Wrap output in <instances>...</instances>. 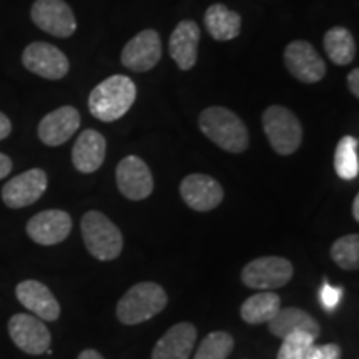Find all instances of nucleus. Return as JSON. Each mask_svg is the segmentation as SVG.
Here are the masks:
<instances>
[{"instance_id": "nucleus-1", "label": "nucleus", "mask_w": 359, "mask_h": 359, "mask_svg": "<svg viewBox=\"0 0 359 359\" xmlns=\"http://www.w3.org/2000/svg\"><path fill=\"white\" fill-rule=\"evenodd\" d=\"M137 98V85L125 75H111L92 90L88 97L90 114L100 122H116L127 115Z\"/></svg>"}, {"instance_id": "nucleus-2", "label": "nucleus", "mask_w": 359, "mask_h": 359, "mask_svg": "<svg viewBox=\"0 0 359 359\" xmlns=\"http://www.w3.org/2000/svg\"><path fill=\"white\" fill-rule=\"evenodd\" d=\"M200 130L215 145L230 154H243L250 137L243 120L224 107H208L200 114Z\"/></svg>"}, {"instance_id": "nucleus-3", "label": "nucleus", "mask_w": 359, "mask_h": 359, "mask_svg": "<svg viewBox=\"0 0 359 359\" xmlns=\"http://www.w3.org/2000/svg\"><path fill=\"white\" fill-rule=\"evenodd\" d=\"M168 296L158 283L143 281L133 285L116 304V318L122 325H140L163 311Z\"/></svg>"}, {"instance_id": "nucleus-4", "label": "nucleus", "mask_w": 359, "mask_h": 359, "mask_svg": "<svg viewBox=\"0 0 359 359\" xmlns=\"http://www.w3.org/2000/svg\"><path fill=\"white\" fill-rule=\"evenodd\" d=\"M82 236L88 253L100 262H111L123 250V236L118 226L100 212H87L82 217Z\"/></svg>"}, {"instance_id": "nucleus-5", "label": "nucleus", "mask_w": 359, "mask_h": 359, "mask_svg": "<svg viewBox=\"0 0 359 359\" xmlns=\"http://www.w3.org/2000/svg\"><path fill=\"white\" fill-rule=\"evenodd\" d=\"M263 128L269 145L280 155H291L303 140V128L293 111L281 105H271L263 114Z\"/></svg>"}, {"instance_id": "nucleus-6", "label": "nucleus", "mask_w": 359, "mask_h": 359, "mask_svg": "<svg viewBox=\"0 0 359 359\" xmlns=\"http://www.w3.org/2000/svg\"><path fill=\"white\" fill-rule=\"evenodd\" d=\"M294 268L290 259L281 257H263L250 262L241 271V281L248 288L273 291L288 285Z\"/></svg>"}, {"instance_id": "nucleus-7", "label": "nucleus", "mask_w": 359, "mask_h": 359, "mask_svg": "<svg viewBox=\"0 0 359 359\" xmlns=\"http://www.w3.org/2000/svg\"><path fill=\"white\" fill-rule=\"evenodd\" d=\"M8 334L17 348L32 356H39L50 349V331L34 314H13L8 321Z\"/></svg>"}, {"instance_id": "nucleus-8", "label": "nucleus", "mask_w": 359, "mask_h": 359, "mask_svg": "<svg viewBox=\"0 0 359 359\" xmlns=\"http://www.w3.org/2000/svg\"><path fill=\"white\" fill-rule=\"evenodd\" d=\"M22 64L29 72L47 80H60L69 74V58L60 48L47 42H34L22 53Z\"/></svg>"}, {"instance_id": "nucleus-9", "label": "nucleus", "mask_w": 359, "mask_h": 359, "mask_svg": "<svg viewBox=\"0 0 359 359\" xmlns=\"http://www.w3.org/2000/svg\"><path fill=\"white\" fill-rule=\"evenodd\" d=\"M34 24L53 37L67 39L77 30V20L64 0H35L30 11Z\"/></svg>"}, {"instance_id": "nucleus-10", "label": "nucleus", "mask_w": 359, "mask_h": 359, "mask_svg": "<svg viewBox=\"0 0 359 359\" xmlns=\"http://www.w3.org/2000/svg\"><path fill=\"white\" fill-rule=\"evenodd\" d=\"M286 69L303 83H318L325 79L326 64L306 40H294L285 48Z\"/></svg>"}, {"instance_id": "nucleus-11", "label": "nucleus", "mask_w": 359, "mask_h": 359, "mask_svg": "<svg viewBox=\"0 0 359 359\" xmlns=\"http://www.w3.org/2000/svg\"><path fill=\"white\" fill-rule=\"evenodd\" d=\"M116 185L125 198L140 201L148 198L154 191V175L145 161L130 155L116 167Z\"/></svg>"}, {"instance_id": "nucleus-12", "label": "nucleus", "mask_w": 359, "mask_h": 359, "mask_svg": "<svg viewBox=\"0 0 359 359\" xmlns=\"http://www.w3.org/2000/svg\"><path fill=\"white\" fill-rule=\"evenodd\" d=\"M47 185V173L43 170H27V172L8 180L4 185L2 200L8 208H25V206L34 205L43 195Z\"/></svg>"}, {"instance_id": "nucleus-13", "label": "nucleus", "mask_w": 359, "mask_h": 359, "mask_svg": "<svg viewBox=\"0 0 359 359\" xmlns=\"http://www.w3.org/2000/svg\"><path fill=\"white\" fill-rule=\"evenodd\" d=\"M180 195L195 212H212L223 201V188L210 175L193 173L180 183Z\"/></svg>"}, {"instance_id": "nucleus-14", "label": "nucleus", "mask_w": 359, "mask_h": 359, "mask_svg": "<svg viewBox=\"0 0 359 359\" xmlns=\"http://www.w3.org/2000/svg\"><path fill=\"white\" fill-rule=\"evenodd\" d=\"M161 58V39L158 32L147 29L137 34L127 42L122 50V64L128 70L142 72L151 70Z\"/></svg>"}, {"instance_id": "nucleus-15", "label": "nucleus", "mask_w": 359, "mask_h": 359, "mask_svg": "<svg viewBox=\"0 0 359 359\" xmlns=\"http://www.w3.org/2000/svg\"><path fill=\"white\" fill-rule=\"evenodd\" d=\"M72 231V218L64 210H45L29 219L27 235L37 245L52 246L67 240Z\"/></svg>"}, {"instance_id": "nucleus-16", "label": "nucleus", "mask_w": 359, "mask_h": 359, "mask_svg": "<svg viewBox=\"0 0 359 359\" xmlns=\"http://www.w3.org/2000/svg\"><path fill=\"white\" fill-rule=\"evenodd\" d=\"M80 128V114L74 107L65 105L45 115L39 123V138L47 147H60L69 142Z\"/></svg>"}, {"instance_id": "nucleus-17", "label": "nucleus", "mask_w": 359, "mask_h": 359, "mask_svg": "<svg viewBox=\"0 0 359 359\" xmlns=\"http://www.w3.org/2000/svg\"><path fill=\"white\" fill-rule=\"evenodd\" d=\"M15 296L22 306L43 321H55L60 316V304L43 283L27 280L17 285Z\"/></svg>"}, {"instance_id": "nucleus-18", "label": "nucleus", "mask_w": 359, "mask_h": 359, "mask_svg": "<svg viewBox=\"0 0 359 359\" xmlns=\"http://www.w3.org/2000/svg\"><path fill=\"white\" fill-rule=\"evenodd\" d=\"M196 341V327L191 323H178L158 339L151 359H190Z\"/></svg>"}, {"instance_id": "nucleus-19", "label": "nucleus", "mask_w": 359, "mask_h": 359, "mask_svg": "<svg viewBox=\"0 0 359 359\" xmlns=\"http://www.w3.org/2000/svg\"><path fill=\"white\" fill-rule=\"evenodd\" d=\"M200 35V27L193 20H182L175 27L170 37L168 50L180 70H190L195 67L196 57H198Z\"/></svg>"}, {"instance_id": "nucleus-20", "label": "nucleus", "mask_w": 359, "mask_h": 359, "mask_svg": "<svg viewBox=\"0 0 359 359\" xmlns=\"http://www.w3.org/2000/svg\"><path fill=\"white\" fill-rule=\"evenodd\" d=\"M105 154V137L97 130L88 128L79 135L72 150V161L80 173H93L103 165Z\"/></svg>"}, {"instance_id": "nucleus-21", "label": "nucleus", "mask_w": 359, "mask_h": 359, "mask_svg": "<svg viewBox=\"0 0 359 359\" xmlns=\"http://www.w3.org/2000/svg\"><path fill=\"white\" fill-rule=\"evenodd\" d=\"M269 333L278 336V338H285L296 331H304L314 338H318L321 333V326L308 311L299 308H281L280 311L271 321L268 323Z\"/></svg>"}, {"instance_id": "nucleus-22", "label": "nucleus", "mask_w": 359, "mask_h": 359, "mask_svg": "<svg viewBox=\"0 0 359 359\" xmlns=\"http://www.w3.org/2000/svg\"><path fill=\"white\" fill-rule=\"evenodd\" d=\"M205 25L215 40L228 42L240 35L241 15L224 7L223 4H213L205 13Z\"/></svg>"}, {"instance_id": "nucleus-23", "label": "nucleus", "mask_w": 359, "mask_h": 359, "mask_svg": "<svg viewBox=\"0 0 359 359\" xmlns=\"http://www.w3.org/2000/svg\"><path fill=\"white\" fill-rule=\"evenodd\" d=\"M281 309V298L271 291L257 293L250 296L246 302L241 304V320L248 325H262L269 323L276 316Z\"/></svg>"}, {"instance_id": "nucleus-24", "label": "nucleus", "mask_w": 359, "mask_h": 359, "mask_svg": "<svg viewBox=\"0 0 359 359\" xmlns=\"http://www.w3.org/2000/svg\"><path fill=\"white\" fill-rule=\"evenodd\" d=\"M323 45H325L326 55L336 65H349L356 57V42H354L353 34L341 25L327 30Z\"/></svg>"}, {"instance_id": "nucleus-25", "label": "nucleus", "mask_w": 359, "mask_h": 359, "mask_svg": "<svg viewBox=\"0 0 359 359\" xmlns=\"http://www.w3.org/2000/svg\"><path fill=\"white\" fill-rule=\"evenodd\" d=\"M358 138L346 135L338 142L334 151V170L341 180L358 178L359 175V158H358Z\"/></svg>"}, {"instance_id": "nucleus-26", "label": "nucleus", "mask_w": 359, "mask_h": 359, "mask_svg": "<svg viewBox=\"0 0 359 359\" xmlns=\"http://www.w3.org/2000/svg\"><path fill=\"white\" fill-rule=\"evenodd\" d=\"M233 348H235V341L230 333L213 331L201 341L193 359H228Z\"/></svg>"}, {"instance_id": "nucleus-27", "label": "nucleus", "mask_w": 359, "mask_h": 359, "mask_svg": "<svg viewBox=\"0 0 359 359\" xmlns=\"http://www.w3.org/2000/svg\"><path fill=\"white\" fill-rule=\"evenodd\" d=\"M331 258L338 264L341 269H353L359 268V236L356 233L353 235L341 236L331 246Z\"/></svg>"}, {"instance_id": "nucleus-28", "label": "nucleus", "mask_w": 359, "mask_h": 359, "mask_svg": "<svg viewBox=\"0 0 359 359\" xmlns=\"http://www.w3.org/2000/svg\"><path fill=\"white\" fill-rule=\"evenodd\" d=\"M314 336L304 331L285 336L276 359H306V349L314 343Z\"/></svg>"}, {"instance_id": "nucleus-29", "label": "nucleus", "mask_w": 359, "mask_h": 359, "mask_svg": "<svg viewBox=\"0 0 359 359\" xmlns=\"http://www.w3.org/2000/svg\"><path fill=\"white\" fill-rule=\"evenodd\" d=\"M306 359H341V348L338 344H311L306 349Z\"/></svg>"}, {"instance_id": "nucleus-30", "label": "nucleus", "mask_w": 359, "mask_h": 359, "mask_svg": "<svg viewBox=\"0 0 359 359\" xmlns=\"http://www.w3.org/2000/svg\"><path fill=\"white\" fill-rule=\"evenodd\" d=\"M321 302L325 304V308L333 309L336 304L341 302V290L333 288V286L325 285L321 290Z\"/></svg>"}, {"instance_id": "nucleus-31", "label": "nucleus", "mask_w": 359, "mask_h": 359, "mask_svg": "<svg viewBox=\"0 0 359 359\" xmlns=\"http://www.w3.org/2000/svg\"><path fill=\"white\" fill-rule=\"evenodd\" d=\"M348 85L353 95L358 98L359 97V70L358 69H353L351 74L348 75Z\"/></svg>"}, {"instance_id": "nucleus-32", "label": "nucleus", "mask_w": 359, "mask_h": 359, "mask_svg": "<svg viewBox=\"0 0 359 359\" xmlns=\"http://www.w3.org/2000/svg\"><path fill=\"white\" fill-rule=\"evenodd\" d=\"M11 132H12L11 120L7 118V115H4L2 111H0V140L7 138L8 135H11Z\"/></svg>"}, {"instance_id": "nucleus-33", "label": "nucleus", "mask_w": 359, "mask_h": 359, "mask_svg": "<svg viewBox=\"0 0 359 359\" xmlns=\"http://www.w3.org/2000/svg\"><path fill=\"white\" fill-rule=\"evenodd\" d=\"M12 172V160L7 155L0 154V180H4Z\"/></svg>"}, {"instance_id": "nucleus-34", "label": "nucleus", "mask_w": 359, "mask_h": 359, "mask_svg": "<svg viewBox=\"0 0 359 359\" xmlns=\"http://www.w3.org/2000/svg\"><path fill=\"white\" fill-rule=\"evenodd\" d=\"M79 359H105L100 353L95 351V349H85V351L80 353Z\"/></svg>"}, {"instance_id": "nucleus-35", "label": "nucleus", "mask_w": 359, "mask_h": 359, "mask_svg": "<svg viewBox=\"0 0 359 359\" xmlns=\"http://www.w3.org/2000/svg\"><path fill=\"white\" fill-rule=\"evenodd\" d=\"M353 217L356 222H359V196L358 195L354 196V201H353Z\"/></svg>"}]
</instances>
